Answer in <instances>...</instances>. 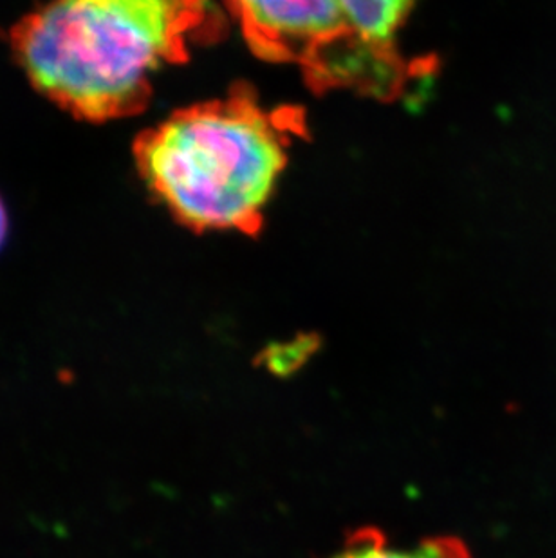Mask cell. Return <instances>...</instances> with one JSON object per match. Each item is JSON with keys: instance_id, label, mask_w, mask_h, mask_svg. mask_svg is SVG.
<instances>
[{"instance_id": "obj_2", "label": "cell", "mask_w": 556, "mask_h": 558, "mask_svg": "<svg viewBox=\"0 0 556 558\" xmlns=\"http://www.w3.org/2000/svg\"><path fill=\"white\" fill-rule=\"evenodd\" d=\"M288 159L275 118L241 101L192 107L137 142V169L179 221L244 230L263 216Z\"/></svg>"}, {"instance_id": "obj_6", "label": "cell", "mask_w": 556, "mask_h": 558, "mask_svg": "<svg viewBox=\"0 0 556 558\" xmlns=\"http://www.w3.org/2000/svg\"><path fill=\"white\" fill-rule=\"evenodd\" d=\"M5 235V211L4 206L0 203V244L4 241Z\"/></svg>"}, {"instance_id": "obj_4", "label": "cell", "mask_w": 556, "mask_h": 558, "mask_svg": "<svg viewBox=\"0 0 556 558\" xmlns=\"http://www.w3.org/2000/svg\"><path fill=\"white\" fill-rule=\"evenodd\" d=\"M349 37L368 49L392 43L418 0H336Z\"/></svg>"}, {"instance_id": "obj_3", "label": "cell", "mask_w": 556, "mask_h": 558, "mask_svg": "<svg viewBox=\"0 0 556 558\" xmlns=\"http://www.w3.org/2000/svg\"><path fill=\"white\" fill-rule=\"evenodd\" d=\"M226 2L253 43L280 57H311L346 35L336 0Z\"/></svg>"}, {"instance_id": "obj_1", "label": "cell", "mask_w": 556, "mask_h": 558, "mask_svg": "<svg viewBox=\"0 0 556 558\" xmlns=\"http://www.w3.org/2000/svg\"><path fill=\"white\" fill-rule=\"evenodd\" d=\"M200 0H51L13 32L32 84L76 117L136 111L156 74L183 57Z\"/></svg>"}, {"instance_id": "obj_5", "label": "cell", "mask_w": 556, "mask_h": 558, "mask_svg": "<svg viewBox=\"0 0 556 558\" xmlns=\"http://www.w3.org/2000/svg\"><path fill=\"white\" fill-rule=\"evenodd\" d=\"M329 558H472L459 537L437 535L412 546L392 544L379 527L363 526L349 533L346 543Z\"/></svg>"}]
</instances>
